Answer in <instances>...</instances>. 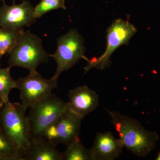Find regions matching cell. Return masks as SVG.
<instances>
[{
	"label": "cell",
	"mask_w": 160,
	"mask_h": 160,
	"mask_svg": "<svg viewBox=\"0 0 160 160\" xmlns=\"http://www.w3.org/2000/svg\"><path fill=\"white\" fill-rule=\"evenodd\" d=\"M1 108H0V114H1Z\"/></svg>",
	"instance_id": "cell-21"
},
{
	"label": "cell",
	"mask_w": 160,
	"mask_h": 160,
	"mask_svg": "<svg viewBox=\"0 0 160 160\" xmlns=\"http://www.w3.org/2000/svg\"><path fill=\"white\" fill-rule=\"evenodd\" d=\"M137 31L135 26L128 21L122 19L115 20L107 32V46L106 50L99 57L87 60L85 72L92 69L102 70L111 63L110 58L112 53L120 46L128 44Z\"/></svg>",
	"instance_id": "cell-6"
},
{
	"label": "cell",
	"mask_w": 160,
	"mask_h": 160,
	"mask_svg": "<svg viewBox=\"0 0 160 160\" xmlns=\"http://www.w3.org/2000/svg\"><path fill=\"white\" fill-rule=\"evenodd\" d=\"M67 108V102L52 93L30 106L27 116L31 138L41 136L44 130L55 122Z\"/></svg>",
	"instance_id": "cell-5"
},
{
	"label": "cell",
	"mask_w": 160,
	"mask_h": 160,
	"mask_svg": "<svg viewBox=\"0 0 160 160\" xmlns=\"http://www.w3.org/2000/svg\"><path fill=\"white\" fill-rule=\"evenodd\" d=\"M82 118L67 108L55 122L59 144L66 146L79 139Z\"/></svg>",
	"instance_id": "cell-11"
},
{
	"label": "cell",
	"mask_w": 160,
	"mask_h": 160,
	"mask_svg": "<svg viewBox=\"0 0 160 160\" xmlns=\"http://www.w3.org/2000/svg\"><path fill=\"white\" fill-rule=\"evenodd\" d=\"M59 9H66L65 0H41L34 7L33 15L38 19L49 12Z\"/></svg>",
	"instance_id": "cell-16"
},
{
	"label": "cell",
	"mask_w": 160,
	"mask_h": 160,
	"mask_svg": "<svg viewBox=\"0 0 160 160\" xmlns=\"http://www.w3.org/2000/svg\"><path fill=\"white\" fill-rule=\"evenodd\" d=\"M11 69L9 66L0 68V98L4 104L9 102V94L11 90L17 88L16 81L10 75Z\"/></svg>",
	"instance_id": "cell-15"
},
{
	"label": "cell",
	"mask_w": 160,
	"mask_h": 160,
	"mask_svg": "<svg viewBox=\"0 0 160 160\" xmlns=\"http://www.w3.org/2000/svg\"><path fill=\"white\" fill-rule=\"evenodd\" d=\"M34 7L29 1L23 0L19 4L12 6L4 2L0 6V27L14 30H23L26 26L35 22Z\"/></svg>",
	"instance_id": "cell-8"
},
{
	"label": "cell",
	"mask_w": 160,
	"mask_h": 160,
	"mask_svg": "<svg viewBox=\"0 0 160 160\" xmlns=\"http://www.w3.org/2000/svg\"><path fill=\"white\" fill-rule=\"evenodd\" d=\"M5 0H0V2H5Z\"/></svg>",
	"instance_id": "cell-20"
},
{
	"label": "cell",
	"mask_w": 160,
	"mask_h": 160,
	"mask_svg": "<svg viewBox=\"0 0 160 160\" xmlns=\"http://www.w3.org/2000/svg\"><path fill=\"white\" fill-rule=\"evenodd\" d=\"M4 103L3 102L1 98H0V108H2L3 107V105H4Z\"/></svg>",
	"instance_id": "cell-18"
},
{
	"label": "cell",
	"mask_w": 160,
	"mask_h": 160,
	"mask_svg": "<svg viewBox=\"0 0 160 160\" xmlns=\"http://www.w3.org/2000/svg\"><path fill=\"white\" fill-rule=\"evenodd\" d=\"M1 58H1V57H0V61H1ZM0 65H1V64H0Z\"/></svg>",
	"instance_id": "cell-22"
},
{
	"label": "cell",
	"mask_w": 160,
	"mask_h": 160,
	"mask_svg": "<svg viewBox=\"0 0 160 160\" xmlns=\"http://www.w3.org/2000/svg\"><path fill=\"white\" fill-rule=\"evenodd\" d=\"M26 109L19 103H5L1 109L0 130L23 158L31 142V129Z\"/></svg>",
	"instance_id": "cell-2"
},
{
	"label": "cell",
	"mask_w": 160,
	"mask_h": 160,
	"mask_svg": "<svg viewBox=\"0 0 160 160\" xmlns=\"http://www.w3.org/2000/svg\"><path fill=\"white\" fill-rule=\"evenodd\" d=\"M23 30L0 27V57L9 53L18 42Z\"/></svg>",
	"instance_id": "cell-14"
},
{
	"label": "cell",
	"mask_w": 160,
	"mask_h": 160,
	"mask_svg": "<svg viewBox=\"0 0 160 160\" xmlns=\"http://www.w3.org/2000/svg\"><path fill=\"white\" fill-rule=\"evenodd\" d=\"M68 97V108L82 118L94 111L99 103L98 95L86 86H79L70 90Z\"/></svg>",
	"instance_id": "cell-9"
},
{
	"label": "cell",
	"mask_w": 160,
	"mask_h": 160,
	"mask_svg": "<svg viewBox=\"0 0 160 160\" xmlns=\"http://www.w3.org/2000/svg\"><path fill=\"white\" fill-rule=\"evenodd\" d=\"M58 79L43 78L37 71L29 72L24 78L16 80L17 88L19 90L22 105L26 109L34 103L52 93L58 87Z\"/></svg>",
	"instance_id": "cell-7"
},
{
	"label": "cell",
	"mask_w": 160,
	"mask_h": 160,
	"mask_svg": "<svg viewBox=\"0 0 160 160\" xmlns=\"http://www.w3.org/2000/svg\"><path fill=\"white\" fill-rule=\"evenodd\" d=\"M57 146L41 137L32 138L23 160H62Z\"/></svg>",
	"instance_id": "cell-12"
},
{
	"label": "cell",
	"mask_w": 160,
	"mask_h": 160,
	"mask_svg": "<svg viewBox=\"0 0 160 160\" xmlns=\"http://www.w3.org/2000/svg\"><path fill=\"white\" fill-rule=\"evenodd\" d=\"M156 159L157 160H160V152H159L158 155V157Z\"/></svg>",
	"instance_id": "cell-19"
},
{
	"label": "cell",
	"mask_w": 160,
	"mask_h": 160,
	"mask_svg": "<svg viewBox=\"0 0 160 160\" xmlns=\"http://www.w3.org/2000/svg\"><path fill=\"white\" fill-rule=\"evenodd\" d=\"M121 140L110 132H98L91 150L92 160H114L119 157L123 148Z\"/></svg>",
	"instance_id": "cell-10"
},
{
	"label": "cell",
	"mask_w": 160,
	"mask_h": 160,
	"mask_svg": "<svg viewBox=\"0 0 160 160\" xmlns=\"http://www.w3.org/2000/svg\"><path fill=\"white\" fill-rule=\"evenodd\" d=\"M61 154L62 160H92L91 149L85 148L80 139L67 146Z\"/></svg>",
	"instance_id": "cell-13"
},
{
	"label": "cell",
	"mask_w": 160,
	"mask_h": 160,
	"mask_svg": "<svg viewBox=\"0 0 160 160\" xmlns=\"http://www.w3.org/2000/svg\"><path fill=\"white\" fill-rule=\"evenodd\" d=\"M8 54L9 67H22L29 72L37 71L38 66L48 62L49 58L43 48L42 39L29 30L22 32L18 42Z\"/></svg>",
	"instance_id": "cell-3"
},
{
	"label": "cell",
	"mask_w": 160,
	"mask_h": 160,
	"mask_svg": "<svg viewBox=\"0 0 160 160\" xmlns=\"http://www.w3.org/2000/svg\"><path fill=\"white\" fill-rule=\"evenodd\" d=\"M107 111L124 148L141 158L146 157L154 150L159 139L157 132L146 130L138 120L119 112Z\"/></svg>",
	"instance_id": "cell-1"
},
{
	"label": "cell",
	"mask_w": 160,
	"mask_h": 160,
	"mask_svg": "<svg viewBox=\"0 0 160 160\" xmlns=\"http://www.w3.org/2000/svg\"><path fill=\"white\" fill-rule=\"evenodd\" d=\"M57 48L53 54L49 55L57 65L53 77L58 80L60 74L69 70L81 60L88 59L85 56L84 39L75 29H69L57 39Z\"/></svg>",
	"instance_id": "cell-4"
},
{
	"label": "cell",
	"mask_w": 160,
	"mask_h": 160,
	"mask_svg": "<svg viewBox=\"0 0 160 160\" xmlns=\"http://www.w3.org/2000/svg\"><path fill=\"white\" fill-rule=\"evenodd\" d=\"M0 160H22L14 146L0 130Z\"/></svg>",
	"instance_id": "cell-17"
}]
</instances>
